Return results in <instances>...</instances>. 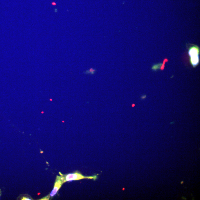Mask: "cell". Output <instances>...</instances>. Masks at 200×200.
Instances as JSON below:
<instances>
[{
  "instance_id": "8992f818",
  "label": "cell",
  "mask_w": 200,
  "mask_h": 200,
  "mask_svg": "<svg viewBox=\"0 0 200 200\" xmlns=\"http://www.w3.org/2000/svg\"><path fill=\"white\" fill-rule=\"evenodd\" d=\"M167 61L168 60L167 59H165L164 60L163 64H162L161 67V70H163L164 69V68L165 67V64L166 62H167Z\"/></svg>"
},
{
  "instance_id": "6da1fadb",
  "label": "cell",
  "mask_w": 200,
  "mask_h": 200,
  "mask_svg": "<svg viewBox=\"0 0 200 200\" xmlns=\"http://www.w3.org/2000/svg\"><path fill=\"white\" fill-rule=\"evenodd\" d=\"M59 174L61 176L63 183H65L66 182L73 181H78L83 179H92L96 180L98 177L97 175H94L93 176H84L80 172L76 171L73 173H71L66 174H63L61 173Z\"/></svg>"
},
{
  "instance_id": "277c9868",
  "label": "cell",
  "mask_w": 200,
  "mask_h": 200,
  "mask_svg": "<svg viewBox=\"0 0 200 200\" xmlns=\"http://www.w3.org/2000/svg\"><path fill=\"white\" fill-rule=\"evenodd\" d=\"M96 70L93 69V68H91V69L89 70H87L85 72H84V73L85 74H91V75H93L96 72Z\"/></svg>"
},
{
  "instance_id": "5b68a950",
  "label": "cell",
  "mask_w": 200,
  "mask_h": 200,
  "mask_svg": "<svg viewBox=\"0 0 200 200\" xmlns=\"http://www.w3.org/2000/svg\"><path fill=\"white\" fill-rule=\"evenodd\" d=\"M162 65V64H158L154 65L152 67V69L154 70V71H156V70L159 69L161 68Z\"/></svg>"
},
{
  "instance_id": "3957f363",
  "label": "cell",
  "mask_w": 200,
  "mask_h": 200,
  "mask_svg": "<svg viewBox=\"0 0 200 200\" xmlns=\"http://www.w3.org/2000/svg\"><path fill=\"white\" fill-rule=\"evenodd\" d=\"M64 184L61 176H57L55 182L53 190L49 195L50 198H52L55 195L57 192L60 190L62 186Z\"/></svg>"
},
{
  "instance_id": "52a82bcc",
  "label": "cell",
  "mask_w": 200,
  "mask_h": 200,
  "mask_svg": "<svg viewBox=\"0 0 200 200\" xmlns=\"http://www.w3.org/2000/svg\"><path fill=\"white\" fill-rule=\"evenodd\" d=\"M22 200H32V199H31L30 198H29V197H23L22 199H21Z\"/></svg>"
},
{
  "instance_id": "7a4b0ae2",
  "label": "cell",
  "mask_w": 200,
  "mask_h": 200,
  "mask_svg": "<svg viewBox=\"0 0 200 200\" xmlns=\"http://www.w3.org/2000/svg\"><path fill=\"white\" fill-rule=\"evenodd\" d=\"M199 49L197 46L189 48L188 53L190 56V61L193 67L195 68L199 63Z\"/></svg>"
},
{
  "instance_id": "ba28073f",
  "label": "cell",
  "mask_w": 200,
  "mask_h": 200,
  "mask_svg": "<svg viewBox=\"0 0 200 200\" xmlns=\"http://www.w3.org/2000/svg\"><path fill=\"white\" fill-rule=\"evenodd\" d=\"M50 198V197H49V195L46 196V197H44V198H43L42 199H41V200H49Z\"/></svg>"
},
{
  "instance_id": "9c48e42d",
  "label": "cell",
  "mask_w": 200,
  "mask_h": 200,
  "mask_svg": "<svg viewBox=\"0 0 200 200\" xmlns=\"http://www.w3.org/2000/svg\"><path fill=\"white\" fill-rule=\"evenodd\" d=\"M1 189H0V197H1Z\"/></svg>"
}]
</instances>
